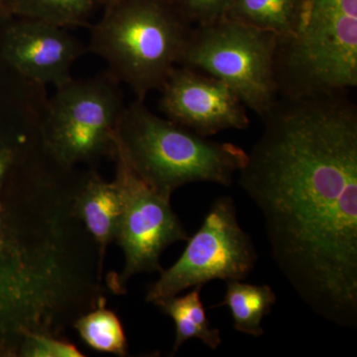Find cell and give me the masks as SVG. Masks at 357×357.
Here are the masks:
<instances>
[{
  "instance_id": "obj_1",
  "label": "cell",
  "mask_w": 357,
  "mask_h": 357,
  "mask_svg": "<svg viewBox=\"0 0 357 357\" xmlns=\"http://www.w3.org/2000/svg\"><path fill=\"white\" fill-rule=\"evenodd\" d=\"M238 185L303 302L357 328V107L344 93L279 96L261 117Z\"/></svg>"
},
{
  "instance_id": "obj_2",
  "label": "cell",
  "mask_w": 357,
  "mask_h": 357,
  "mask_svg": "<svg viewBox=\"0 0 357 357\" xmlns=\"http://www.w3.org/2000/svg\"><path fill=\"white\" fill-rule=\"evenodd\" d=\"M24 145L0 144V354L32 333L56 335L83 298L86 263L70 206L56 188L13 208L4 183Z\"/></svg>"
},
{
  "instance_id": "obj_3",
  "label": "cell",
  "mask_w": 357,
  "mask_h": 357,
  "mask_svg": "<svg viewBox=\"0 0 357 357\" xmlns=\"http://www.w3.org/2000/svg\"><path fill=\"white\" fill-rule=\"evenodd\" d=\"M115 144L147 184L169 197L191 183L229 188L248 158L243 148L160 117L139 100L124 109Z\"/></svg>"
},
{
  "instance_id": "obj_4",
  "label": "cell",
  "mask_w": 357,
  "mask_h": 357,
  "mask_svg": "<svg viewBox=\"0 0 357 357\" xmlns=\"http://www.w3.org/2000/svg\"><path fill=\"white\" fill-rule=\"evenodd\" d=\"M192 28L170 0H119L91 26L89 50L145 100L178 66Z\"/></svg>"
},
{
  "instance_id": "obj_5",
  "label": "cell",
  "mask_w": 357,
  "mask_h": 357,
  "mask_svg": "<svg viewBox=\"0 0 357 357\" xmlns=\"http://www.w3.org/2000/svg\"><path fill=\"white\" fill-rule=\"evenodd\" d=\"M279 96L344 93L357 86V0H304L295 31L278 39Z\"/></svg>"
},
{
  "instance_id": "obj_6",
  "label": "cell",
  "mask_w": 357,
  "mask_h": 357,
  "mask_svg": "<svg viewBox=\"0 0 357 357\" xmlns=\"http://www.w3.org/2000/svg\"><path fill=\"white\" fill-rule=\"evenodd\" d=\"M126 105L121 83L109 70L72 79L47 100L40 133L45 150L74 168L115 153V135Z\"/></svg>"
},
{
  "instance_id": "obj_7",
  "label": "cell",
  "mask_w": 357,
  "mask_h": 357,
  "mask_svg": "<svg viewBox=\"0 0 357 357\" xmlns=\"http://www.w3.org/2000/svg\"><path fill=\"white\" fill-rule=\"evenodd\" d=\"M278 36L223 17L192 26L178 66L218 77L262 117L279 98L275 77Z\"/></svg>"
},
{
  "instance_id": "obj_8",
  "label": "cell",
  "mask_w": 357,
  "mask_h": 357,
  "mask_svg": "<svg viewBox=\"0 0 357 357\" xmlns=\"http://www.w3.org/2000/svg\"><path fill=\"white\" fill-rule=\"evenodd\" d=\"M187 243L175 264L160 272L148 291V303L213 280H244L258 260L252 238L239 225L236 203L227 196L211 204L201 227Z\"/></svg>"
},
{
  "instance_id": "obj_9",
  "label": "cell",
  "mask_w": 357,
  "mask_h": 357,
  "mask_svg": "<svg viewBox=\"0 0 357 357\" xmlns=\"http://www.w3.org/2000/svg\"><path fill=\"white\" fill-rule=\"evenodd\" d=\"M116 175L122 210L115 239L123 250L126 265L115 281L121 290L135 274L161 272L162 253L171 244L187 241L189 234L171 206V197L161 194L133 170L115 144Z\"/></svg>"
},
{
  "instance_id": "obj_10",
  "label": "cell",
  "mask_w": 357,
  "mask_h": 357,
  "mask_svg": "<svg viewBox=\"0 0 357 357\" xmlns=\"http://www.w3.org/2000/svg\"><path fill=\"white\" fill-rule=\"evenodd\" d=\"M160 91L159 109L166 119L204 137L249 126L243 100L229 84L211 75L176 66Z\"/></svg>"
},
{
  "instance_id": "obj_11",
  "label": "cell",
  "mask_w": 357,
  "mask_h": 357,
  "mask_svg": "<svg viewBox=\"0 0 357 357\" xmlns=\"http://www.w3.org/2000/svg\"><path fill=\"white\" fill-rule=\"evenodd\" d=\"M86 51L66 28L23 17L8 25L2 43V55L11 69L45 88L69 83L73 66Z\"/></svg>"
},
{
  "instance_id": "obj_12",
  "label": "cell",
  "mask_w": 357,
  "mask_h": 357,
  "mask_svg": "<svg viewBox=\"0 0 357 357\" xmlns=\"http://www.w3.org/2000/svg\"><path fill=\"white\" fill-rule=\"evenodd\" d=\"M122 199L115 181L105 182L96 174L83 176L74 198V213L95 239L102 268L105 249L116 236Z\"/></svg>"
},
{
  "instance_id": "obj_13",
  "label": "cell",
  "mask_w": 357,
  "mask_h": 357,
  "mask_svg": "<svg viewBox=\"0 0 357 357\" xmlns=\"http://www.w3.org/2000/svg\"><path fill=\"white\" fill-rule=\"evenodd\" d=\"M202 286H196L184 296L177 295L159 301L154 305L163 314L173 319L176 326L173 354L190 340H199L211 349H218L222 344V335L218 328H213L202 302Z\"/></svg>"
},
{
  "instance_id": "obj_14",
  "label": "cell",
  "mask_w": 357,
  "mask_h": 357,
  "mask_svg": "<svg viewBox=\"0 0 357 357\" xmlns=\"http://www.w3.org/2000/svg\"><path fill=\"white\" fill-rule=\"evenodd\" d=\"M277 301L269 285H252L243 280L227 281L225 297L215 307H227L237 332L251 337L264 335L263 319L270 314Z\"/></svg>"
},
{
  "instance_id": "obj_15",
  "label": "cell",
  "mask_w": 357,
  "mask_h": 357,
  "mask_svg": "<svg viewBox=\"0 0 357 357\" xmlns=\"http://www.w3.org/2000/svg\"><path fill=\"white\" fill-rule=\"evenodd\" d=\"M303 6L304 0H232L225 17L274 33L282 39L295 31Z\"/></svg>"
},
{
  "instance_id": "obj_16",
  "label": "cell",
  "mask_w": 357,
  "mask_h": 357,
  "mask_svg": "<svg viewBox=\"0 0 357 357\" xmlns=\"http://www.w3.org/2000/svg\"><path fill=\"white\" fill-rule=\"evenodd\" d=\"M18 17L44 21L60 27H84L100 6V0H10Z\"/></svg>"
},
{
  "instance_id": "obj_17",
  "label": "cell",
  "mask_w": 357,
  "mask_h": 357,
  "mask_svg": "<svg viewBox=\"0 0 357 357\" xmlns=\"http://www.w3.org/2000/svg\"><path fill=\"white\" fill-rule=\"evenodd\" d=\"M105 301L75 321L74 328L79 337L96 351L119 356L128 354V340L121 319L110 310L105 309Z\"/></svg>"
},
{
  "instance_id": "obj_18",
  "label": "cell",
  "mask_w": 357,
  "mask_h": 357,
  "mask_svg": "<svg viewBox=\"0 0 357 357\" xmlns=\"http://www.w3.org/2000/svg\"><path fill=\"white\" fill-rule=\"evenodd\" d=\"M20 356L81 357L83 352L64 338L46 333H33L26 338L20 349Z\"/></svg>"
},
{
  "instance_id": "obj_19",
  "label": "cell",
  "mask_w": 357,
  "mask_h": 357,
  "mask_svg": "<svg viewBox=\"0 0 357 357\" xmlns=\"http://www.w3.org/2000/svg\"><path fill=\"white\" fill-rule=\"evenodd\" d=\"M192 26L206 24L225 17L232 0H170Z\"/></svg>"
},
{
  "instance_id": "obj_20",
  "label": "cell",
  "mask_w": 357,
  "mask_h": 357,
  "mask_svg": "<svg viewBox=\"0 0 357 357\" xmlns=\"http://www.w3.org/2000/svg\"><path fill=\"white\" fill-rule=\"evenodd\" d=\"M13 14L11 11L10 0H0V17L9 16Z\"/></svg>"
},
{
  "instance_id": "obj_21",
  "label": "cell",
  "mask_w": 357,
  "mask_h": 357,
  "mask_svg": "<svg viewBox=\"0 0 357 357\" xmlns=\"http://www.w3.org/2000/svg\"><path fill=\"white\" fill-rule=\"evenodd\" d=\"M119 1V0H100V6L103 7L109 6V4L114 3V2Z\"/></svg>"
}]
</instances>
